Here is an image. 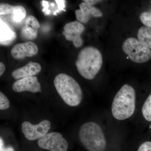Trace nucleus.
I'll return each instance as SVG.
<instances>
[{"label":"nucleus","mask_w":151,"mask_h":151,"mask_svg":"<svg viewBox=\"0 0 151 151\" xmlns=\"http://www.w3.org/2000/svg\"><path fill=\"white\" fill-rule=\"evenodd\" d=\"M103 63V56L100 50L94 47L88 46L79 52L76 65L82 77L92 80L100 71Z\"/></svg>","instance_id":"1"},{"label":"nucleus","mask_w":151,"mask_h":151,"mask_svg":"<svg viewBox=\"0 0 151 151\" xmlns=\"http://www.w3.org/2000/svg\"><path fill=\"white\" fill-rule=\"evenodd\" d=\"M84 29V25L79 22H70L64 26L63 34L67 40L73 42L75 47H79L83 44V40L81 35Z\"/></svg>","instance_id":"8"},{"label":"nucleus","mask_w":151,"mask_h":151,"mask_svg":"<svg viewBox=\"0 0 151 151\" xmlns=\"http://www.w3.org/2000/svg\"><path fill=\"white\" fill-rule=\"evenodd\" d=\"M136 94L135 89L129 84L122 86L113 99L112 103V115L119 120L129 118L134 113L136 108Z\"/></svg>","instance_id":"2"},{"label":"nucleus","mask_w":151,"mask_h":151,"mask_svg":"<svg viewBox=\"0 0 151 151\" xmlns=\"http://www.w3.org/2000/svg\"><path fill=\"white\" fill-rule=\"evenodd\" d=\"M83 1L85 2L88 4L90 5H93L97 3L100 2V1H97V0H84Z\"/></svg>","instance_id":"25"},{"label":"nucleus","mask_w":151,"mask_h":151,"mask_svg":"<svg viewBox=\"0 0 151 151\" xmlns=\"http://www.w3.org/2000/svg\"><path fill=\"white\" fill-rule=\"evenodd\" d=\"M42 4L43 6V9L42 11L44 13H45V15H48L50 14V11L48 9L49 7V4L47 1H42Z\"/></svg>","instance_id":"24"},{"label":"nucleus","mask_w":151,"mask_h":151,"mask_svg":"<svg viewBox=\"0 0 151 151\" xmlns=\"http://www.w3.org/2000/svg\"><path fill=\"white\" fill-rule=\"evenodd\" d=\"M78 137L87 151H106V138L102 128L97 123L89 122L83 124L79 129Z\"/></svg>","instance_id":"4"},{"label":"nucleus","mask_w":151,"mask_h":151,"mask_svg":"<svg viewBox=\"0 0 151 151\" xmlns=\"http://www.w3.org/2000/svg\"><path fill=\"white\" fill-rule=\"evenodd\" d=\"M41 148L50 151H68V143L61 134L51 132L38 140Z\"/></svg>","instance_id":"6"},{"label":"nucleus","mask_w":151,"mask_h":151,"mask_svg":"<svg viewBox=\"0 0 151 151\" xmlns=\"http://www.w3.org/2000/svg\"><path fill=\"white\" fill-rule=\"evenodd\" d=\"M5 147L4 141L1 137L0 138V151H4Z\"/></svg>","instance_id":"27"},{"label":"nucleus","mask_w":151,"mask_h":151,"mask_svg":"<svg viewBox=\"0 0 151 151\" xmlns=\"http://www.w3.org/2000/svg\"><path fill=\"white\" fill-rule=\"evenodd\" d=\"M25 25L31 27L35 29H38L40 27V24L37 19L32 15H30L27 17L25 21Z\"/></svg>","instance_id":"19"},{"label":"nucleus","mask_w":151,"mask_h":151,"mask_svg":"<svg viewBox=\"0 0 151 151\" xmlns=\"http://www.w3.org/2000/svg\"><path fill=\"white\" fill-rule=\"evenodd\" d=\"M122 48L129 58L136 63L147 62L151 58V50L135 38L127 39L123 44Z\"/></svg>","instance_id":"5"},{"label":"nucleus","mask_w":151,"mask_h":151,"mask_svg":"<svg viewBox=\"0 0 151 151\" xmlns=\"http://www.w3.org/2000/svg\"><path fill=\"white\" fill-rule=\"evenodd\" d=\"M38 48L37 45L32 42L17 44L12 48L11 54L16 59H23L26 57H32L37 54Z\"/></svg>","instance_id":"9"},{"label":"nucleus","mask_w":151,"mask_h":151,"mask_svg":"<svg viewBox=\"0 0 151 151\" xmlns=\"http://www.w3.org/2000/svg\"><path fill=\"white\" fill-rule=\"evenodd\" d=\"M50 5L51 6L54 7L55 6L54 3H50Z\"/></svg>","instance_id":"29"},{"label":"nucleus","mask_w":151,"mask_h":151,"mask_svg":"<svg viewBox=\"0 0 151 151\" xmlns=\"http://www.w3.org/2000/svg\"><path fill=\"white\" fill-rule=\"evenodd\" d=\"M11 14V19L13 22L19 24L25 18L27 12L25 9L22 6H14Z\"/></svg>","instance_id":"15"},{"label":"nucleus","mask_w":151,"mask_h":151,"mask_svg":"<svg viewBox=\"0 0 151 151\" xmlns=\"http://www.w3.org/2000/svg\"><path fill=\"white\" fill-rule=\"evenodd\" d=\"M38 30L29 26L24 25L22 28L20 35L23 39L31 40L37 37Z\"/></svg>","instance_id":"16"},{"label":"nucleus","mask_w":151,"mask_h":151,"mask_svg":"<svg viewBox=\"0 0 151 151\" xmlns=\"http://www.w3.org/2000/svg\"><path fill=\"white\" fill-rule=\"evenodd\" d=\"M10 107L9 101L2 92H0V110H5Z\"/></svg>","instance_id":"20"},{"label":"nucleus","mask_w":151,"mask_h":151,"mask_svg":"<svg viewBox=\"0 0 151 151\" xmlns=\"http://www.w3.org/2000/svg\"><path fill=\"white\" fill-rule=\"evenodd\" d=\"M57 4L58 5V9L54 11L53 12V15L55 16H56L57 14L61 12V11H64L65 12L66 10L65 9V1H63V0H56L55 1Z\"/></svg>","instance_id":"22"},{"label":"nucleus","mask_w":151,"mask_h":151,"mask_svg":"<svg viewBox=\"0 0 151 151\" xmlns=\"http://www.w3.org/2000/svg\"><path fill=\"white\" fill-rule=\"evenodd\" d=\"M80 9L76 11L75 14L78 21L83 23H86L92 17H99L103 16L102 12L99 9L82 2L79 4Z\"/></svg>","instance_id":"11"},{"label":"nucleus","mask_w":151,"mask_h":151,"mask_svg":"<svg viewBox=\"0 0 151 151\" xmlns=\"http://www.w3.org/2000/svg\"><path fill=\"white\" fill-rule=\"evenodd\" d=\"M150 129H151V125H150Z\"/></svg>","instance_id":"30"},{"label":"nucleus","mask_w":151,"mask_h":151,"mask_svg":"<svg viewBox=\"0 0 151 151\" xmlns=\"http://www.w3.org/2000/svg\"><path fill=\"white\" fill-rule=\"evenodd\" d=\"M12 89L16 92L24 91L35 93L41 92V85L36 76L25 77L19 79L14 83Z\"/></svg>","instance_id":"10"},{"label":"nucleus","mask_w":151,"mask_h":151,"mask_svg":"<svg viewBox=\"0 0 151 151\" xmlns=\"http://www.w3.org/2000/svg\"><path fill=\"white\" fill-rule=\"evenodd\" d=\"M137 151H151V142L146 141L140 145Z\"/></svg>","instance_id":"23"},{"label":"nucleus","mask_w":151,"mask_h":151,"mask_svg":"<svg viewBox=\"0 0 151 151\" xmlns=\"http://www.w3.org/2000/svg\"><path fill=\"white\" fill-rule=\"evenodd\" d=\"M140 19L145 26L151 28V10L141 14Z\"/></svg>","instance_id":"18"},{"label":"nucleus","mask_w":151,"mask_h":151,"mask_svg":"<svg viewBox=\"0 0 151 151\" xmlns=\"http://www.w3.org/2000/svg\"><path fill=\"white\" fill-rule=\"evenodd\" d=\"M41 69V66L39 63L31 61L23 67L14 70L12 72V76L14 79H21L36 75L40 72Z\"/></svg>","instance_id":"12"},{"label":"nucleus","mask_w":151,"mask_h":151,"mask_svg":"<svg viewBox=\"0 0 151 151\" xmlns=\"http://www.w3.org/2000/svg\"><path fill=\"white\" fill-rule=\"evenodd\" d=\"M4 151H15L13 148L12 147H5Z\"/></svg>","instance_id":"28"},{"label":"nucleus","mask_w":151,"mask_h":151,"mask_svg":"<svg viewBox=\"0 0 151 151\" xmlns=\"http://www.w3.org/2000/svg\"><path fill=\"white\" fill-rule=\"evenodd\" d=\"M51 123L47 120L41 121L36 125L24 122L22 124V131L25 137L30 141L40 139L47 134Z\"/></svg>","instance_id":"7"},{"label":"nucleus","mask_w":151,"mask_h":151,"mask_svg":"<svg viewBox=\"0 0 151 151\" xmlns=\"http://www.w3.org/2000/svg\"><path fill=\"white\" fill-rule=\"evenodd\" d=\"M5 70V66L2 62L0 63V76H1Z\"/></svg>","instance_id":"26"},{"label":"nucleus","mask_w":151,"mask_h":151,"mask_svg":"<svg viewBox=\"0 0 151 151\" xmlns=\"http://www.w3.org/2000/svg\"><path fill=\"white\" fill-rule=\"evenodd\" d=\"M138 40L151 50V28L142 26L140 28L137 34Z\"/></svg>","instance_id":"14"},{"label":"nucleus","mask_w":151,"mask_h":151,"mask_svg":"<svg viewBox=\"0 0 151 151\" xmlns=\"http://www.w3.org/2000/svg\"><path fill=\"white\" fill-rule=\"evenodd\" d=\"M142 113L147 121L151 122V94L144 103L142 108Z\"/></svg>","instance_id":"17"},{"label":"nucleus","mask_w":151,"mask_h":151,"mask_svg":"<svg viewBox=\"0 0 151 151\" xmlns=\"http://www.w3.org/2000/svg\"><path fill=\"white\" fill-rule=\"evenodd\" d=\"M17 37L16 33L1 17L0 19V43L8 45L12 43Z\"/></svg>","instance_id":"13"},{"label":"nucleus","mask_w":151,"mask_h":151,"mask_svg":"<svg viewBox=\"0 0 151 151\" xmlns=\"http://www.w3.org/2000/svg\"><path fill=\"white\" fill-rule=\"evenodd\" d=\"M54 84L58 93L67 105L76 107L81 103L83 99L82 89L70 76L59 73L55 78Z\"/></svg>","instance_id":"3"},{"label":"nucleus","mask_w":151,"mask_h":151,"mask_svg":"<svg viewBox=\"0 0 151 151\" xmlns=\"http://www.w3.org/2000/svg\"><path fill=\"white\" fill-rule=\"evenodd\" d=\"M14 6L8 4H2L0 5V14L6 15L11 14Z\"/></svg>","instance_id":"21"}]
</instances>
